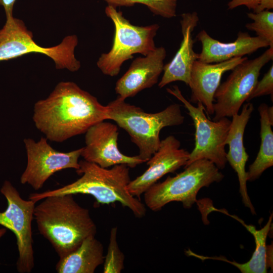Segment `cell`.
<instances>
[{"instance_id": "1", "label": "cell", "mask_w": 273, "mask_h": 273, "mask_svg": "<svg viewBox=\"0 0 273 273\" xmlns=\"http://www.w3.org/2000/svg\"><path fill=\"white\" fill-rule=\"evenodd\" d=\"M32 118L47 140L63 142L108 120L107 108L75 83L63 81L48 98L35 103Z\"/></svg>"}, {"instance_id": "2", "label": "cell", "mask_w": 273, "mask_h": 273, "mask_svg": "<svg viewBox=\"0 0 273 273\" xmlns=\"http://www.w3.org/2000/svg\"><path fill=\"white\" fill-rule=\"evenodd\" d=\"M35 206L33 217L39 233L59 258L76 249L87 237L95 235L96 225L88 209L79 205L73 195L48 196Z\"/></svg>"}, {"instance_id": "3", "label": "cell", "mask_w": 273, "mask_h": 273, "mask_svg": "<svg viewBox=\"0 0 273 273\" xmlns=\"http://www.w3.org/2000/svg\"><path fill=\"white\" fill-rule=\"evenodd\" d=\"M79 168L76 171L81 175L79 178L57 189L31 193L29 199L36 203L51 196L87 194L92 195L99 204L118 202L129 208L138 218L146 215L145 205L127 189L131 180L128 166L118 164L108 169L84 160L79 161Z\"/></svg>"}, {"instance_id": "4", "label": "cell", "mask_w": 273, "mask_h": 273, "mask_svg": "<svg viewBox=\"0 0 273 273\" xmlns=\"http://www.w3.org/2000/svg\"><path fill=\"white\" fill-rule=\"evenodd\" d=\"M107 119L114 121L129 135L138 147V156L147 162L160 146V133L167 126L182 124L185 117L180 106L172 104L161 111L147 113L119 97L106 106Z\"/></svg>"}, {"instance_id": "5", "label": "cell", "mask_w": 273, "mask_h": 273, "mask_svg": "<svg viewBox=\"0 0 273 273\" xmlns=\"http://www.w3.org/2000/svg\"><path fill=\"white\" fill-rule=\"evenodd\" d=\"M185 168L175 176L155 183L144 193L145 205L150 209L159 211L173 201L180 202L184 208H190L197 201V195L201 188L219 183L224 177L213 162L205 159L197 160Z\"/></svg>"}, {"instance_id": "6", "label": "cell", "mask_w": 273, "mask_h": 273, "mask_svg": "<svg viewBox=\"0 0 273 273\" xmlns=\"http://www.w3.org/2000/svg\"><path fill=\"white\" fill-rule=\"evenodd\" d=\"M105 12L114 24V34L111 50L101 54L97 65L104 74L113 77L119 74L123 63L134 54L146 56L155 49L154 38L159 25H134L111 6L108 5Z\"/></svg>"}, {"instance_id": "7", "label": "cell", "mask_w": 273, "mask_h": 273, "mask_svg": "<svg viewBox=\"0 0 273 273\" xmlns=\"http://www.w3.org/2000/svg\"><path fill=\"white\" fill-rule=\"evenodd\" d=\"M78 42L77 36L73 34L66 36L56 46H40L34 41L32 32L22 20L13 16L8 17L5 24L0 29V61L29 53H40L52 59L57 69L75 72L81 66L74 54Z\"/></svg>"}, {"instance_id": "8", "label": "cell", "mask_w": 273, "mask_h": 273, "mask_svg": "<svg viewBox=\"0 0 273 273\" xmlns=\"http://www.w3.org/2000/svg\"><path fill=\"white\" fill-rule=\"evenodd\" d=\"M166 90L184 104L195 127V147L185 167L197 160L205 159L213 162L218 169H223L227 162L225 142L231 120L223 117L211 121L206 116L204 106L198 102L197 107L194 106L185 99L178 86Z\"/></svg>"}, {"instance_id": "9", "label": "cell", "mask_w": 273, "mask_h": 273, "mask_svg": "<svg viewBox=\"0 0 273 273\" xmlns=\"http://www.w3.org/2000/svg\"><path fill=\"white\" fill-rule=\"evenodd\" d=\"M273 59V47L257 58L247 59L235 66L226 80L220 84L214 95V117L217 121L239 113L253 90L264 66Z\"/></svg>"}, {"instance_id": "10", "label": "cell", "mask_w": 273, "mask_h": 273, "mask_svg": "<svg viewBox=\"0 0 273 273\" xmlns=\"http://www.w3.org/2000/svg\"><path fill=\"white\" fill-rule=\"evenodd\" d=\"M0 191L7 201V209L0 212V225L11 231L16 237L17 271L30 273L34 266L31 224L35 202L23 199L8 180L4 181Z\"/></svg>"}, {"instance_id": "11", "label": "cell", "mask_w": 273, "mask_h": 273, "mask_svg": "<svg viewBox=\"0 0 273 273\" xmlns=\"http://www.w3.org/2000/svg\"><path fill=\"white\" fill-rule=\"evenodd\" d=\"M27 163L20 177L22 184H28L35 190L41 189L55 173L63 169L79 168V158L82 148L69 152H59L52 148L47 139L42 137L38 142L28 138L24 140Z\"/></svg>"}, {"instance_id": "12", "label": "cell", "mask_w": 273, "mask_h": 273, "mask_svg": "<svg viewBox=\"0 0 273 273\" xmlns=\"http://www.w3.org/2000/svg\"><path fill=\"white\" fill-rule=\"evenodd\" d=\"M85 146L81 156L84 160L108 168L118 164H125L133 168L144 162L137 156H129L122 153L118 147V127L111 122H99L85 132Z\"/></svg>"}, {"instance_id": "13", "label": "cell", "mask_w": 273, "mask_h": 273, "mask_svg": "<svg viewBox=\"0 0 273 273\" xmlns=\"http://www.w3.org/2000/svg\"><path fill=\"white\" fill-rule=\"evenodd\" d=\"M180 147V142L173 135L161 141L158 150L147 161V169L128 184L127 189L130 194L140 199V196L164 175L185 166L190 153Z\"/></svg>"}, {"instance_id": "14", "label": "cell", "mask_w": 273, "mask_h": 273, "mask_svg": "<svg viewBox=\"0 0 273 273\" xmlns=\"http://www.w3.org/2000/svg\"><path fill=\"white\" fill-rule=\"evenodd\" d=\"M166 56L165 49L159 47L146 56L135 59L116 83L115 90L118 97L125 100L156 84L163 71Z\"/></svg>"}, {"instance_id": "15", "label": "cell", "mask_w": 273, "mask_h": 273, "mask_svg": "<svg viewBox=\"0 0 273 273\" xmlns=\"http://www.w3.org/2000/svg\"><path fill=\"white\" fill-rule=\"evenodd\" d=\"M247 59L246 57H236L215 63L196 60L191 68L188 85L191 89L190 102L201 103L208 114L213 115L214 95L222 75Z\"/></svg>"}, {"instance_id": "16", "label": "cell", "mask_w": 273, "mask_h": 273, "mask_svg": "<svg viewBox=\"0 0 273 273\" xmlns=\"http://www.w3.org/2000/svg\"><path fill=\"white\" fill-rule=\"evenodd\" d=\"M253 110V105L249 102L243 105L240 114L232 117L225 144L229 147L226 154V160L237 174L239 192L243 203L254 215L256 214L255 210L247 192L248 180L245 165L249 155L246 152L243 141L245 129Z\"/></svg>"}, {"instance_id": "17", "label": "cell", "mask_w": 273, "mask_h": 273, "mask_svg": "<svg viewBox=\"0 0 273 273\" xmlns=\"http://www.w3.org/2000/svg\"><path fill=\"white\" fill-rule=\"evenodd\" d=\"M196 38L202 45L197 60L207 63H215L234 58L243 57L258 49L269 47L268 43L259 36H251L248 32L239 31L233 42H221L210 36L205 30H201Z\"/></svg>"}, {"instance_id": "18", "label": "cell", "mask_w": 273, "mask_h": 273, "mask_svg": "<svg viewBox=\"0 0 273 273\" xmlns=\"http://www.w3.org/2000/svg\"><path fill=\"white\" fill-rule=\"evenodd\" d=\"M181 17L183 39L173 59L164 66L163 74L158 83L160 88L176 81H183L188 85L192 65L197 60L198 54L193 49L195 41L192 33L199 22L198 14L196 12L185 13Z\"/></svg>"}, {"instance_id": "19", "label": "cell", "mask_w": 273, "mask_h": 273, "mask_svg": "<svg viewBox=\"0 0 273 273\" xmlns=\"http://www.w3.org/2000/svg\"><path fill=\"white\" fill-rule=\"evenodd\" d=\"M104 258L102 244L95 235H91L74 251L60 258L56 270L58 273H94Z\"/></svg>"}, {"instance_id": "20", "label": "cell", "mask_w": 273, "mask_h": 273, "mask_svg": "<svg viewBox=\"0 0 273 273\" xmlns=\"http://www.w3.org/2000/svg\"><path fill=\"white\" fill-rule=\"evenodd\" d=\"M258 110L260 115L261 144L254 162L247 172L248 181L258 178L267 168L273 165V108L265 103L261 104Z\"/></svg>"}, {"instance_id": "21", "label": "cell", "mask_w": 273, "mask_h": 273, "mask_svg": "<svg viewBox=\"0 0 273 273\" xmlns=\"http://www.w3.org/2000/svg\"><path fill=\"white\" fill-rule=\"evenodd\" d=\"M223 213L232 217L240 222L254 237L255 249L250 259L245 263H240L236 261H231L224 257L221 260L227 262L237 267L242 273H265L267 272L269 261L270 262V248L266 244L267 236L269 232L272 219V213L263 228L257 230L252 225L246 224L242 219L237 216L231 215L225 210Z\"/></svg>"}, {"instance_id": "22", "label": "cell", "mask_w": 273, "mask_h": 273, "mask_svg": "<svg viewBox=\"0 0 273 273\" xmlns=\"http://www.w3.org/2000/svg\"><path fill=\"white\" fill-rule=\"evenodd\" d=\"M114 8L131 7L139 4L146 6L154 15L170 19L176 16L177 0H104Z\"/></svg>"}, {"instance_id": "23", "label": "cell", "mask_w": 273, "mask_h": 273, "mask_svg": "<svg viewBox=\"0 0 273 273\" xmlns=\"http://www.w3.org/2000/svg\"><path fill=\"white\" fill-rule=\"evenodd\" d=\"M247 16L253 22L247 23L245 27L265 40L269 47H273V12L270 10L253 12L247 13Z\"/></svg>"}, {"instance_id": "24", "label": "cell", "mask_w": 273, "mask_h": 273, "mask_svg": "<svg viewBox=\"0 0 273 273\" xmlns=\"http://www.w3.org/2000/svg\"><path fill=\"white\" fill-rule=\"evenodd\" d=\"M117 227L111 229L107 253L104 260V273H120L124 268V255L119 249L117 239Z\"/></svg>"}, {"instance_id": "25", "label": "cell", "mask_w": 273, "mask_h": 273, "mask_svg": "<svg viewBox=\"0 0 273 273\" xmlns=\"http://www.w3.org/2000/svg\"><path fill=\"white\" fill-rule=\"evenodd\" d=\"M273 94V65L272 64L264 74L262 79L258 81L246 102L254 98Z\"/></svg>"}, {"instance_id": "26", "label": "cell", "mask_w": 273, "mask_h": 273, "mask_svg": "<svg viewBox=\"0 0 273 273\" xmlns=\"http://www.w3.org/2000/svg\"><path fill=\"white\" fill-rule=\"evenodd\" d=\"M260 0H230L228 4V10H233L240 6H245L249 10L254 11Z\"/></svg>"}, {"instance_id": "27", "label": "cell", "mask_w": 273, "mask_h": 273, "mask_svg": "<svg viewBox=\"0 0 273 273\" xmlns=\"http://www.w3.org/2000/svg\"><path fill=\"white\" fill-rule=\"evenodd\" d=\"M16 0H0V6L4 7L6 17L13 16V10Z\"/></svg>"}, {"instance_id": "28", "label": "cell", "mask_w": 273, "mask_h": 273, "mask_svg": "<svg viewBox=\"0 0 273 273\" xmlns=\"http://www.w3.org/2000/svg\"><path fill=\"white\" fill-rule=\"evenodd\" d=\"M273 9V0H260L259 3L253 11L258 12L264 10H270Z\"/></svg>"}, {"instance_id": "29", "label": "cell", "mask_w": 273, "mask_h": 273, "mask_svg": "<svg viewBox=\"0 0 273 273\" xmlns=\"http://www.w3.org/2000/svg\"><path fill=\"white\" fill-rule=\"evenodd\" d=\"M7 232V229L5 228H0V239L6 234Z\"/></svg>"}]
</instances>
